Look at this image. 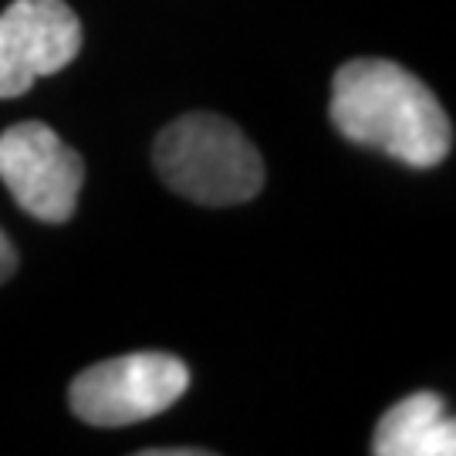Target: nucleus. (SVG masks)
<instances>
[{"instance_id":"7","label":"nucleus","mask_w":456,"mask_h":456,"mask_svg":"<svg viewBox=\"0 0 456 456\" xmlns=\"http://www.w3.org/2000/svg\"><path fill=\"white\" fill-rule=\"evenodd\" d=\"M14 267H17V250H14V244L4 237V230H0V284L14 274Z\"/></svg>"},{"instance_id":"6","label":"nucleus","mask_w":456,"mask_h":456,"mask_svg":"<svg viewBox=\"0 0 456 456\" xmlns=\"http://www.w3.org/2000/svg\"><path fill=\"white\" fill-rule=\"evenodd\" d=\"M375 456H453L456 423L436 392H412L379 419Z\"/></svg>"},{"instance_id":"1","label":"nucleus","mask_w":456,"mask_h":456,"mask_svg":"<svg viewBox=\"0 0 456 456\" xmlns=\"http://www.w3.org/2000/svg\"><path fill=\"white\" fill-rule=\"evenodd\" d=\"M331 126L348 142L386 152L412 169H433L450 156L453 126L440 98L386 58H355L335 71Z\"/></svg>"},{"instance_id":"5","label":"nucleus","mask_w":456,"mask_h":456,"mask_svg":"<svg viewBox=\"0 0 456 456\" xmlns=\"http://www.w3.org/2000/svg\"><path fill=\"white\" fill-rule=\"evenodd\" d=\"M82 20L65 0H14L0 14V98L31 92L82 51Z\"/></svg>"},{"instance_id":"3","label":"nucleus","mask_w":456,"mask_h":456,"mask_svg":"<svg viewBox=\"0 0 456 456\" xmlns=\"http://www.w3.org/2000/svg\"><path fill=\"white\" fill-rule=\"evenodd\" d=\"M190 389L186 362L166 352H132L85 369L71 389V412L88 426H132L152 419Z\"/></svg>"},{"instance_id":"2","label":"nucleus","mask_w":456,"mask_h":456,"mask_svg":"<svg viewBox=\"0 0 456 456\" xmlns=\"http://www.w3.org/2000/svg\"><path fill=\"white\" fill-rule=\"evenodd\" d=\"M152 163L169 190L203 207H237L264 190V159L230 118L193 112L166 126Z\"/></svg>"},{"instance_id":"4","label":"nucleus","mask_w":456,"mask_h":456,"mask_svg":"<svg viewBox=\"0 0 456 456\" xmlns=\"http://www.w3.org/2000/svg\"><path fill=\"white\" fill-rule=\"evenodd\" d=\"M0 180L34 220L65 224L78 207L85 163L51 126L17 122L0 132Z\"/></svg>"}]
</instances>
